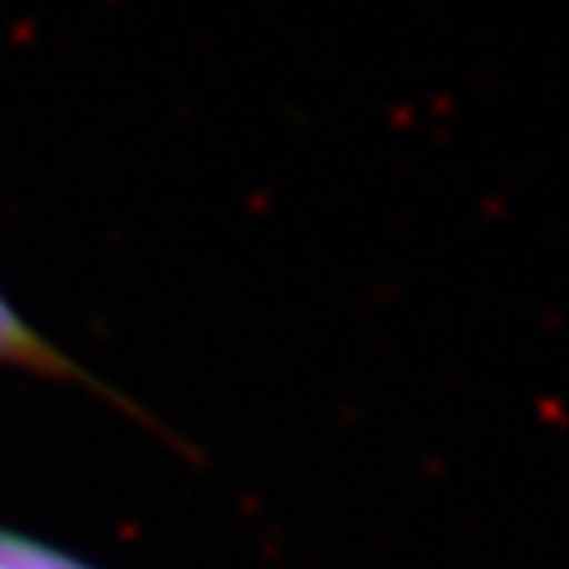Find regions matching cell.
<instances>
[{
  "label": "cell",
  "instance_id": "1",
  "mask_svg": "<svg viewBox=\"0 0 569 569\" xmlns=\"http://www.w3.org/2000/svg\"><path fill=\"white\" fill-rule=\"evenodd\" d=\"M0 363H18V368H34L46 375H76L72 360H66L38 330H31L4 296H0Z\"/></svg>",
  "mask_w": 569,
  "mask_h": 569
},
{
  "label": "cell",
  "instance_id": "2",
  "mask_svg": "<svg viewBox=\"0 0 569 569\" xmlns=\"http://www.w3.org/2000/svg\"><path fill=\"white\" fill-rule=\"evenodd\" d=\"M0 569H97V566L0 528Z\"/></svg>",
  "mask_w": 569,
  "mask_h": 569
}]
</instances>
